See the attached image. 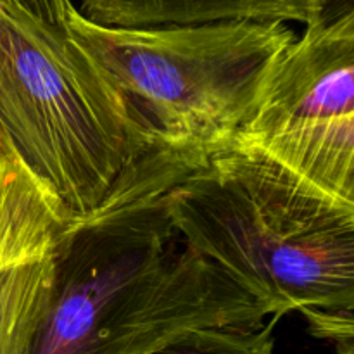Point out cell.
I'll use <instances>...</instances> for the list:
<instances>
[{
  "label": "cell",
  "instance_id": "ba28073f",
  "mask_svg": "<svg viewBox=\"0 0 354 354\" xmlns=\"http://www.w3.org/2000/svg\"><path fill=\"white\" fill-rule=\"evenodd\" d=\"M52 254L0 273V354H26L50 296Z\"/></svg>",
  "mask_w": 354,
  "mask_h": 354
},
{
  "label": "cell",
  "instance_id": "7a4b0ae2",
  "mask_svg": "<svg viewBox=\"0 0 354 354\" xmlns=\"http://www.w3.org/2000/svg\"><path fill=\"white\" fill-rule=\"evenodd\" d=\"M166 207L187 245L265 317L353 311L354 203L232 144L180 176Z\"/></svg>",
  "mask_w": 354,
  "mask_h": 354
},
{
  "label": "cell",
  "instance_id": "7c38bea8",
  "mask_svg": "<svg viewBox=\"0 0 354 354\" xmlns=\"http://www.w3.org/2000/svg\"><path fill=\"white\" fill-rule=\"evenodd\" d=\"M354 14V0H318L317 23H332Z\"/></svg>",
  "mask_w": 354,
  "mask_h": 354
},
{
  "label": "cell",
  "instance_id": "8992f818",
  "mask_svg": "<svg viewBox=\"0 0 354 354\" xmlns=\"http://www.w3.org/2000/svg\"><path fill=\"white\" fill-rule=\"evenodd\" d=\"M73 218L0 127V273L48 258Z\"/></svg>",
  "mask_w": 354,
  "mask_h": 354
},
{
  "label": "cell",
  "instance_id": "6da1fadb",
  "mask_svg": "<svg viewBox=\"0 0 354 354\" xmlns=\"http://www.w3.org/2000/svg\"><path fill=\"white\" fill-rule=\"evenodd\" d=\"M201 159L152 149L92 213L73 218L26 354H149L183 332L265 324L171 223L166 194Z\"/></svg>",
  "mask_w": 354,
  "mask_h": 354
},
{
  "label": "cell",
  "instance_id": "8fae6325",
  "mask_svg": "<svg viewBox=\"0 0 354 354\" xmlns=\"http://www.w3.org/2000/svg\"><path fill=\"white\" fill-rule=\"evenodd\" d=\"M17 7L41 23L57 30H68V16L73 9L71 0H10Z\"/></svg>",
  "mask_w": 354,
  "mask_h": 354
},
{
  "label": "cell",
  "instance_id": "4fadbf2b",
  "mask_svg": "<svg viewBox=\"0 0 354 354\" xmlns=\"http://www.w3.org/2000/svg\"><path fill=\"white\" fill-rule=\"evenodd\" d=\"M337 354H354V346H342V348H337Z\"/></svg>",
  "mask_w": 354,
  "mask_h": 354
},
{
  "label": "cell",
  "instance_id": "277c9868",
  "mask_svg": "<svg viewBox=\"0 0 354 354\" xmlns=\"http://www.w3.org/2000/svg\"><path fill=\"white\" fill-rule=\"evenodd\" d=\"M68 33L113 78L158 147L201 158L234 144L296 40L283 21L113 28L76 7Z\"/></svg>",
  "mask_w": 354,
  "mask_h": 354
},
{
  "label": "cell",
  "instance_id": "3957f363",
  "mask_svg": "<svg viewBox=\"0 0 354 354\" xmlns=\"http://www.w3.org/2000/svg\"><path fill=\"white\" fill-rule=\"evenodd\" d=\"M0 127L73 216L88 214L154 137L109 75L69 37L0 0Z\"/></svg>",
  "mask_w": 354,
  "mask_h": 354
},
{
  "label": "cell",
  "instance_id": "5b68a950",
  "mask_svg": "<svg viewBox=\"0 0 354 354\" xmlns=\"http://www.w3.org/2000/svg\"><path fill=\"white\" fill-rule=\"evenodd\" d=\"M234 144L354 203V14L308 24Z\"/></svg>",
  "mask_w": 354,
  "mask_h": 354
},
{
  "label": "cell",
  "instance_id": "52a82bcc",
  "mask_svg": "<svg viewBox=\"0 0 354 354\" xmlns=\"http://www.w3.org/2000/svg\"><path fill=\"white\" fill-rule=\"evenodd\" d=\"M100 26L159 28L216 21L313 24L318 0H82L78 10Z\"/></svg>",
  "mask_w": 354,
  "mask_h": 354
},
{
  "label": "cell",
  "instance_id": "9c48e42d",
  "mask_svg": "<svg viewBox=\"0 0 354 354\" xmlns=\"http://www.w3.org/2000/svg\"><path fill=\"white\" fill-rule=\"evenodd\" d=\"M279 318L256 328L211 327L183 332L149 354H277Z\"/></svg>",
  "mask_w": 354,
  "mask_h": 354
},
{
  "label": "cell",
  "instance_id": "30bf717a",
  "mask_svg": "<svg viewBox=\"0 0 354 354\" xmlns=\"http://www.w3.org/2000/svg\"><path fill=\"white\" fill-rule=\"evenodd\" d=\"M311 332L318 337L330 339L337 348L353 344V311H306Z\"/></svg>",
  "mask_w": 354,
  "mask_h": 354
}]
</instances>
